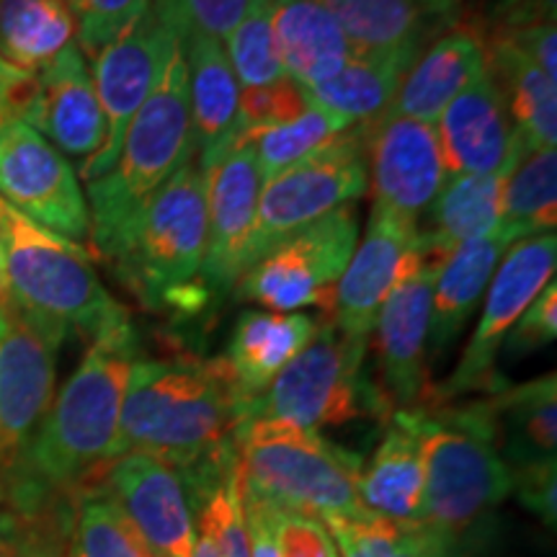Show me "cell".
Here are the masks:
<instances>
[{"label":"cell","instance_id":"cell-19","mask_svg":"<svg viewBox=\"0 0 557 557\" xmlns=\"http://www.w3.org/2000/svg\"><path fill=\"white\" fill-rule=\"evenodd\" d=\"M372 209L418 222L447 181L434 124L385 114L369 135Z\"/></svg>","mask_w":557,"mask_h":557},{"label":"cell","instance_id":"cell-36","mask_svg":"<svg viewBox=\"0 0 557 557\" xmlns=\"http://www.w3.org/2000/svg\"><path fill=\"white\" fill-rule=\"evenodd\" d=\"M325 524L344 557H434L436 549V532L426 524H408L374 513L325 519Z\"/></svg>","mask_w":557,"mask_h":557},{"label":"cell","instance_id":"cell-4","mask_svg":"<svg viewBox=\"0 0 557 557\" xmlns=\"http://www.w3.org/2000/svg\"><path fill=\"white\" fill-rule=\"evenodd\" d=\"M235 459L246 500L318 521L367 513L357 491L364 459L320 431L271 418L243 421L235 429Z\"/></svg>","mask_w":557,"mask_h":557},{"label":"cell","instance_id":"cell-43","mask_svg":"<svg viewBox=\"0 0 557 557\" xmlns=\"http://www.w3.org/2000/svg\"><path fill=\"white\" fill-rule=\"evenodd\" d=\"M557 336V284L555 278L529 302V308L521 312L508 336L504 348L511 357H527L537 348L553 344Z\"/></svg>","mask_w":557,"mask_h":557},{"label":"cell","instance_id":"cell-27","mask_svg":"<svg viewBox=\"0 0 557 557\" xmlns=\"http://www.w3.org/2000/svg\"><path fill=\"white\" fill-rule=\"evenodd\" d=\"M271 32L284 75L302 88L329 81L351 60V47L323 0H271Z\"/></svg>","mask_w":557,"mask_h":557},{"label":"cell","instance_id":"cell-10","mask_svg":"<svg viewBox=\"0 0 557 557\" xmlns=\"http://www.w3.org/2000/svg\"><path fill=\"white\" fill-rule=\"evenodd\" d=\"M357 201L299 230L261 256L235 282V295L271 312L323 308L331 315L336 284L359 243Z\"/></svg>","mask_w":557,"mask_h":557},{"label":"cell","instance_id":"cell-6","mask_svg":"<svg viewBox=\"0 0 557 557\" xmlns=\"http://www.w3.org/2000/svg\"><path fill=\"white\" fill-rule=\"evenodd\" d=\"M194 156L197 139L191 129L189 78L184 50L178 47L150 99L129 122L116 163L109 173L88 184V238L99 253Z\"/></svg>","mask_w":557,"mask_h":557},{"label":"cell","instance_id":"cell-52","mask_svg":"<svg viewBox=\"0 0 557 557\" xmlns=\"http://www.w3.org/2000/svg\"><path fill=\"white\" fill-rule=\"evenodd\" d=\"M9 282H5V256H3V246H0V305L9 302Z\"/></svg>","mask_w":557,"mask_h":557},{"label":"cell","instance_id":"cell-1","mask_svg":"<svg viewBox=\"0 0 557 557\" xmlns=\"http://www.w3.org/2000/svg\"><path fill=\"white\" fill-rule=\"evenodd\" d=\"M238 426L240 398L222 357H137L124 387L114 457L143 451L181 470L233 444Z\"/></svg>","mask_w":557,"mask_h":557},{"label":"cell","instance_id":"cell-50","mask_svg":"<svg viewBox=\"0 0 557 557\" xmlns=\"http://www.w3.org/2000/svg\"><path fill=\"white\" fill-rule=\"evenodd\" d=\"M413 3L434 29H438V26H451L455 29L465 21V9H468L472 0H413Z\"/></svg>","mask_w":557,"mask_h":557},{"label":"cell","instance_id":"cell-24","mask_svg":"<svg viewBox=\"0 0 557 557\" xmlns=\"http://www.w3.org/2000/svg\"><path fill=\"white\" fill-rule=\"evenodd\" d=\"M320 325L305 312H240L222 357L240 398V413L315 338Z\"/></svg>","mask_w":557,"mask_h":557},{"label":"cell","instance_id":"cell-49","mask_svg":"<svg viewBox=\"0 0 557 557\" xmlns=\"http://www.w3.org/2000/svg\"><path fill=\"white\" fill-rule=\"evenodd\" d=\"M243 513H246L250 557H278L276 545H274V534H271V527H269V519H267V511H263V506L243 498Z\"/></svg>","mask_w":557,"mask_h":557},{"label":"cell","instance_id":"cell-39","mask_svg":"<svg viewBox=\"0 0 557 557\" xmlns=\"http://www.w3.org/2000/svg\"><path fill=\"white\" fill-rule=\"evenodd\" d=\"M75 18V37L83 58L94 60L103 47L150 9V0H65Z\"/></svg>","mask_w":557,"mask_h":557},{"label":"cell","instance_id":"cell-25","mask_svg":"<svg viewBox=\"0 0 557 557\" xmlns=\"http://www.w3.org/2000/svg\"><path fill=\"white\" fill-rule=\"evenodd\" d=\"M485 73L483 39L470 26H455L434 39L403 75L387 114L436 124L442 111Z\"/></svg>","mask_w":557,"mask_h":557},{"label":"cell","instance_id":"cell-9","mask_svg":"<svg viewBox=\"0 0 557 557\" xmlns=\"http://www.w3.org/2000/svg\"><path fill=\"white\" fill-rule=\"evenodd\" d=\"M369 135L372 124L341 132L325 148L263 184L250 227L243 271L282 240L310 227L333 209L357 201L369 186Z\"/></svg>","mask_w":557,"mask_h":557},{"label":"cell","instance_id":"cell-13","mask_svg":"<svg viewBox=\"0 0 557 557\" xmlns=\"http://www.w3.org/2000/svg\"><path fill=\"white\" fill-rule=\"evenodd\" d=\"M0 336V472L11 470L52 406L58 354L70 333L50 320L3 305Z\"/></svg>","mask_w":557,"mask_h":557},{"label":"cell","instance_id":"cell-11","mask_svg":"<svg viewBox=\"0 0 557 557\" xmlns=\"http://www.w3.org/2000/svg\"><path fill=\"white\" fill-rule=\"evenodd\" d=\"M557 238L555 233L532 235L517 240L500 259L496 274L487 284L485 308L478 329L465 346L462 359L442 385L431 387L423 406H442L472 393H496L504 387L496 361L508 331L517 325L521 312L555 278Z\"/></svg>","mask_w":557,"mask_h":557},{"label":"cell","instance_id":"cell-42","mask_svg":"<svg viewBox=\"0 0 557 557\" xmlns=\"http://www.w3.org/2000/svg\"><path fill=\"white\" fill-rule=\"evenodd\" d=\"M263 511H267L278 557H338L329 529L318 519L271 506H263Z\"/></svg>","mask_w":557,"mask_h":557},{"label":"cell","instance_id":"cell-3","mask_svg":"<svg viewBox=\"0 0 557 557\" xmlns=\"http://www.w3.org/2000/svg\"><path fill=\"white\" fill-rule=\"evenodd\" d=\"M205 250L207 181L197 160H189L152 194L101 256L143 308L197 318L212 305L199 287Z\"/></svg>","mask_w":557,"mask_h":557},{"label":"cell","instance_id":"cell-20","mask_svg":"<svg viewBox=\"0 0 557 557\" xmlns=\"http://www.w3.org/2000/svg\"><path fill=\"white\" fill-rule=\"evenodd\" d=\"M434 129L449 176H493L511 165L517 129L487 73L455 96Z\"/></svg>","mask_w":557,"mask_h":557},{"label":"cell","instance_id":"cell-46","mask_svg":"<svg viewBox=\"0 0 557 557\" xmlns=\"http://www.w3.org/2000/svg\"><path fill=\"white\" fill-rule=\"evenodd\" d=\"M39 81L37 73H26L0 58V124L32 122L34 103H37Z\"/></svg>","mask_w":557,"mask_h":557},{"label":"cell","instance_id":"cell-37","mask_svg":"<svg viewBox=\"0 0 557 557\" xmlns=\"http://www.w3.org/2000/svg\"><path fill=\"white\" fill-rule=\"evenodd\" d=\"M73 557H150V553L114 500L99 485L83 483L75 508Z\"/></svg>","mask_w":557,"mask_h":557},{"label":"cell","instance_id":"cell-12","mask_svg":"<svg viewBox=\"0 0 557 557\" xmlns=\"http://www.w3.org/2000/svg\"><path fill=\"white\" fill-rule=\"evenodd\" d=\"M178 47V34L150 5L127 32L96 54L90 78L107 122V139L94 158L83 160L81 178L86 184L101 178L116 163L129 122L150 99Z\"/></svg>","mask_w":557,"mask_h":557},{"label":"cell","instance_id":"cell-18","mask_svg":"<svg viewBox=\"0 0 557 557\" xmlns=\"http://www.w3.org/2000/svg\"><path fill=\"white\" fill-rule=\"evenodd\" d=\"M418 222L372 209L364 238L336 284L329 323L351 338L372 336L374 320L389 292L423 259Z\"/></svg>","mask_w":557,"mask_h":557},{"label":"cell","instance_id":"cell-55","mask_svg":"<svg viewBox=\"0 0 557 557\" xmlns=\"http://www.w3.org/2000/svg\"><path fill=\"white\" fill-rule=\"evenodd\" d=\"M0 545H3V504H0Z\"/></svg>","mask_w":557,"mask_h":557},{"label":"cell","instance_id":"cell-40","mask_svg":"<svg viewBox=\"0 0 557 557\" xmlns=\"http://www.w3.org/2000/svg\"><path fill=\"white\" fill-rule=\"evenodd\" d=\"M308 109V99L299 83L292 78H278L269 86L243 88L238 101V132L278 127L297 120Z\"/></svg>","mask_w":557,"mask_h":557},{"label":"cell","instance_id":"cell-22","mask_svg":"<svg viewBox=\"0 0 557 557\" xmlns=\"http://www.w3.org/2000/svg\"><path fill=\"white\" fill-rule=\"evenodd\" d=\"M357 491L367 513L423 524L421 408L393 410L377 449L361 462Z\"/></svg>","mask_w":557,"mask_h":557},{"label":"cell","instance_id":"cell-53","mask_svg":"<svg viewBox=\"0 0 557 557\" xmlns=\"http://www.w3.org/2000/svg\"><path fill=\"white\" fill-rule=\"evenodd\" d=\"M0 557H32V555L13 545H0Z\"/></svg>","mask_w":557,"mask_h":557},{"label":"cell","instance_id":"cell-35","mask_svg":"<svg viewBox=\"0 0 557 557\" xmlns=\"http://www.w3.org/2000/svg\"><path fill=\"white\" fill-rule=\"evenodd\" d=\"M346 129L348 124L341 122L338 116L329 114V111L315 107V103H308L305 114H299L297 120L278 124V127L238 132V135L253 145L261 176L263 181H269L276 173L292 169L299 160L325 148L331 139H336Z\"/></svg>","mask_w":557,"mask_h":557},{"label":"cell","instance_id":"cell-34","mask_svg":"<svg viewBox=\"0 0 557 557\" xmlns=\"http://www.w3.org/2000/svg\"><path fill=\"white\" fill-rule=\"evenodd\" d=\"M408 70L410 67L400 62L367 60L351 54V60L336 75L302 90L308 103H315L329 114L338 116L348 127L374 124L387 114Z\"/></svg>","mask_w":557,"mask_h":557},{"label":"cell","instance_id":"cell-45","mask_svg":"<svg viewBox=\"0 0 557 557\" xmlns=\"http://www.w3.org/2000/svg\"><path fill=\"white\" fill-rule=\"evenodd\" d=\"M557 0H493L491 13L483 24H478V37L487 32H511L524 29V26L555 24Z\"/></svg>","mask_w":557,"mask_h":557},{"label":"cell","instance_id":"cell-14","mask_svg":"<svg viewBox=\"0 0 557 557\" xmlns=\"http://www.w3.org/2000/svg\"><path fill=\"white\" fill-rule=\"evenodd\" d=\"M0 199L60 238L90 235L81 178L67 158L26 122L0 124Z\"/></svg>","mask_w":557,"mask_h":557},{"label":"cell","instance_id":"cell-38","mask_svg":"<svg viewBox=\"0 0 557 557\" xmlns=\"http://www.w3.org/2000/svg\"><path fill=\"white\" fill-rule=\"evenodd\" d=\"M225 52L235 78L243 88L269 86L284 78L282 62H278L274 32H271V0L256 5L225 39Z\"/></svg>","mask_w":557,"mask_h":557},{"label":"cell","instance_id":"cell-31","mask_svg":"<svg viewBox=\"0 0 557 557\" xmlns=\"http://www.w3.org/2000/svg\"><path fill=\"white\" fill-rule=\"evenodd\" d=\"M508 171V169H506ZM504 173L493 176H451L423 214L426 225L418 227L421 253L426 261L442 263L465 243L483 238L498 227Z\"/></svg>","mask_w":557,"mask_h":557},{"label":"cell","instance_id":"cell-32","mask_svg":"<svg viewBox=\"0 0 557 557\" xmlns=\"http://www.w3.org/2000/svg\"><path fill=\"white\" fill-rule=\"evenodd\" d=\"M500 225L513 240L555 233L557 225V152L513 139V158L500 189Z\"/></svg>","mask_w":557,"mask_h":557},{"label":"cell","instance_id":"cell-2","mask_svg":"<svg viewBox=\"0 0 557 557\" xmlns=\"http://www.w3.org/2000/svg\"><path fill=\"white\" fill-rule=\"evenodd\" d=\"M139 357L129 318L90 341L78 369L52 400L11 470L52 491H78L114 457L129 369Z\"/></svg>","mask_w":557,"mask_h":557},{"label":"cell","instance_id":"cell-15","mask_svg":"<svg viewBox=\"0 0 557 557\" xmlns=\"http://www.w3.org/2000/svg\"><path fill=\"white\" fill-rule=\"evenodd\" d=\"M199 165L207 181V250L199 287L214 305L235 289L243 274V250L256 220L263 176L253 145L240 135Z\"/></svg>","mask_w":557,"mask_h":557},{"label":"cell","instance_id":"cell-28","mask_svg":"<svg viewBox=\"0 0 557 557\" xmlns=\"http://www.w3.org/2000/svg\"><path fill=\"white\" fill-rule=\"evenodd\" d=\"M485 73L504 99L506 114L519 137L532 148H555L557 88L549 75L534 65L504 34H485Z\"/></svg>","mask_w":557,"mask_h":557},{"label":"cell","instance_id":"cell-29","mask_svg":"<svg viewBox=\"0 0 557 557\" xmlns=\"http://www.w3.org/2000/svg\"><path fill=\"white\" fill-rule=\"evenodd\" d=\"M498 449L508 472L557 462V377L555 372L500 387L487 398Z\"/></svg>","mask_w":557,"mask_h":557},{"label":"cell","instance_id":"cell-26","mask_svg":"<svg viewBox=\"0 0 557 557\" xmlns=\"http://www.w3.org/2000/svg\"><path fill=\"white\" fill-rule=\"evenodd\" d=\"M181 50L189 78L191 129L199 163H207L238 135L240 83L230 67L222 41L205 34H186Z\"/></svg>","mask_w":557,"mask_h":557},{"label":"cell","instance_id":"cell-16","mask_svg":"<svg viewBox=\"0 0 557 557\" xmlns=\"http://www.w3.org/2000/svg\"><path fill=\"white\" fill-rule=\"evenodd\" d=\"M86 483L99 485L114 500L150 557H191V504L178 468L143 451H127Z\"/></svg>","mask_w":557,"mask_h":557},{"label":"cell","instance_id":"cell-44","mask_svg":"<svg viewBox=\"0 0 557 557\" xmlns=\"http://www.w3.org/2000/svg\"><path fill=\"white\" fill-rule=\"evenodd\" d=\"M511 496L547 529L557 524V462H542L511 472Z\"/></svg>","mask_w":557,"mask_h":557},{"label":"cell","instance_id":"cell-30","mask_svg":"<svg viewBox=\"0 0 557 557\" xmlns=\"http://www.w3.org/2000/svg\"><path fill=\"white\" fill-rule=\"evenodd\" d=\"M338 21L354 58L410 67L434 32L413 0H323Z\"/></svg>","mask_w":557,"mask_h":557},{"label":"cell","instance_id":"cell-41","mask_svg":"<svg viewBox=\"0 0 557 557\" xmlns=\"http://www.w3.org/2000/svg\"><path fill=\"white\" fill-rule=\"evenodd\" d=\"M259 3L263 0H178L171 26L178 39L186 34H205L225 41Z\"/></svg>","mask_w":557,"mask_h":557},{"label":"cell","instance_id":"cell-8","mask_svg":"<svg viewBox=\"0 0 557 557\" xmlns=\"http://www.w3.org/2000/svg\"><path fill=\"white\" fill-rule=\"evenodd\" d=\"M367 346L369 338H351L333 323H323L259 398L243 408L240 423L271 418L323 431L369 416L387 421L393 408L364 372Z\"/></svg>","mask_w":557,"mask_h":557},{"label":"cell","instance_id":"cell-56","mask_svg":"<svg viewBox=\"0 0 557 557\" xmlns=\"http://www.w3.org/2000/svg\"><path fill=\"white\" fill-rule=\"evenodd\" d=\"M70 557H73V553H70Z\"/></svg>","mask_w":557,"mask_h":557},{"label":"cell","instance_id":"cell-17","mask_svg":"<svg viewBox=\"0 0 557 557\" xmlns=\"http://www.w3.org/2000/svg\"><path fill=\"white\" fill-rule=\"evenodd\" d=\"M438 263L421 259L395 284L374 320L380 393L393 410L429 400V320Z\"/></svg>","mask_w":557,"mask_h":557},{"label":"cell","instance_id":"cell-7","mask_svg":"<svg viewBox=\"0 0 557 557\" xmlns=\"http://www.w3.org/2000/svg\"><path fill=\"white\" fill-rule=\"evenodd\" d=\"M0 246L9 297L21 310L94 341L129 312L109 295L88 250L16 212L0 199Z\"/></svg>","mask_w":557,"mask_h":557},{"label":"cell","instance_id":"cell-54","mask_svg":"<svg viewBox=\"0 0 557 557\" xmlns=\"http://www.w3.org/2000/svg\"><path fill=\"white\" fill-rule=\"evenodd\" d=\"M3 329H5V312H3V305H0V336H3Z\"/></svg>","mask_w":557,"mask_h":557},{"label":"cell","instance_id":"cell-33","mask_svg":"<svg viewBox=\"0 0 557 557\" xmlns=\"http://www.w3.org/2000/svg\"><path fill=\"white\" fill-rule=\"evenodd\" d=\"M75 41V18L65 0H0V58L39 73Z\"/></svg>","mask_w":557,"mask_h":557},{"label":"cell","instance_id":"cell-47","mask_svg":"<svg viewBox=\"0 0 557 557\" xmlns=\"http://www.w3.org/2000/svg\"><path fill=\"white\" fill-rule=\"evenodd\" d=\"M434 557H504L498 553V532L493 513L459 534H436Z\"/></svg>","mask_w":557,"mask_h":557},{"label":"cell","instance_id":"cell-21","mask_svg":"<svg viewBox=\"0 0 557 557\" xmlns=\"http://www.w3.org/2000/svg\"><path fill=\"white\" fill-rule=\"evenodd\" d=\"M37 81L39 90L29 127L50 137L62 156L94 158L107 139V122L78 45H67L50 65L39 70Z\"/></svg>","mask_w":557,"mask_h":557},{"label":"cell","instance_id":"cell-5","mask_svg":"<svg viewBox=\"0 0 557 557\" xmlns=\"http://www.w3.org/2000/svg\"><path fill=\"white\" fill-rule=\"evenodd\" d=\"M421 408L423 524L459 534L496 513L511 496V472L498 449L485 400Z\"/></svg>","mask_w":557,"mask_h":557},{"label":"cell","instance_id":"cell-23","mask_svg":"<svg viewBox=\"0 0 557 557\" xmlns=\"http://www.w3.org/2000/svg\"><path fill=\"white\" fill-rule=\"evenodd\" d=\"M513 243L517 240L498 222L496 230H491L483 238L465 243L438 263L429 320V367H436L444 357H449L451 346L468 329L500 259Z\"/></svg>","mask_w":557,"mask_h":557},{"label":"cell","instance_id":"cell-48","mask_svg":"<svg viewBox=\"0 0 557 557\" xmlns=\"http://www.w3.org/2000/svg\"><path fill=\"white\" fill-rule=\"evenodd\" d=\"M487 34H504L506 39H511L513 45H517L519 50L542 70V73L549 75L553 81H557V29H555V24H537V26H524V29L487 32Z\"/></svg>","mask_w":557,"mask_h":557},{"label":"cell","instance_id":"cell-51","mask_svg":"<svg viewBox=\"0 0 557 557\" xmlns=\"http://www.w3.org/2000/svg\"><path fill=\"white\" fill-rule=\"evenodd\" d=\"M176 3H178V0H150L152 9L158 11V16L163 18L169 26H171V21H173V11H176ZM171 29H173V26H171Z\"/></svg>","mask_w":557,"mask_h":557}]
</instances>
